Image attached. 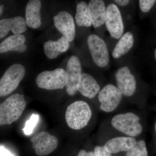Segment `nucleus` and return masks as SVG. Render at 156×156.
<instances>
[{
	"instance_id": "1",
	"label": "nucleus",
	"mask_w": 156,
	"mask_h": 156,
	"mask_svg": "<svg viewBox=\"0 0 156 156\" xmlns=\"http://www.w3.org/2000/svg\"><path fill=\"white\" fill-rule=\"evenodd\" d=\"M103 142L112 137L127 136L138 139L145 131L142 110L120 112L107 118L102 126Z\"/></svg>"
},
{
	"instance_id": "2",
	"label": "nucleus",
	"mask_w": 156,
	"mask_h": 156,
	"mask_svg": "<svg viewBox=\"0 0 156 156\" xmlns=\"http://www.w3.org/2000/svg\"><path fill=\"white\" fill-rule=\"evenodd\" d=\"M92 115V108L89 104L83 101H76L68 106L66 121L70 128L79 131L88 126Z\"/></svg>"
},
{
	"instance_id": "3",
	"label": "nucleus",
	"mask_w": 156,
	"mask_h": 156,
	"mask_svg": "<svg viewBox=\"0 0 156 156\" xmlns=\"http://www.w3.org/2000/svg\"><path fill=\"white\" fill-rule=\"evenodd\" d=\"M26 106L23 95L15 93L0 104V125H11L21 116Z\"/></svg>"
},
{
	"instance_id": "4",
	"label": "nucleus",
	"mask_w": 156,
	"mask_h": 156,
	"mask_svg": "<svg viewBox=\"0 0 156 156\" xmlns=\"http://www.w3.org/2000/svg\"><path fill=\"white\" fill-rule=\"evenodd\" d=\"M124 97L122 92L112 84L105 85L101 89L98 95V108L103 112L112 113L120 107Z\"/></svg>"
},
{
	"instance_id": "5",
	"label": "nucleus",
	"mask_w": 156,
	"mask_h": 156,
	"mask_svg": "<svg viewBox=\"0 0 156 156\" xmlns=\"http://www.w3.org/2000/svg\"><path fill=\"white\" fill-rule=\"evenodd\" d=\"M68 82L66 71L62 68L45 71L37 76L36 82L39 88L46 90L63 89Z\"/></svg>"
},
{
	"instance_id": "6",
	"label": "nucleus",
	"mask_w": 156,
	"mask_h": 156,
	"mask_svg": "<svg viewBox=\"0 0 156 156\" xmlns=\"http://www.w3.org/2000/svg\"><path fill=\"white\" fill-rule=\"evenodd\" d=\"M25 74V69L22 65L14 64L10 66L0 80V96L5 97L14 92Z\"/></svg>"
},
{
	"instance_id": "7",
	"label": "nucleus",
	"mask_w": 156,
	"mask_h": 156,
	"mask_svg": "<svg viewBox=\"0 0 156 156\" xmlns=\"http://www.w3.org/2000/svg\"><path fill=\"white\" fill-rule=\"evenodd\" d=\"M115 79L116 86L123 96L130 99L133 103V98L137 89V82L135 76L131 73L128 66H123L117 70Z\"/></svg>"
},
{
	"instance_id": "8",
	"label": "nucleus",
	"mask_w": 156,
	"mask_h": 156,
	"mask_svg": "<svg viewBox=\"0 0 156 156\" xmlns=\"http://www.w3.org/2000/svg\"><path fill=\"white\" fill-rule=\"evenodd\" d=\"M88 48L92 59L100 67H104L109 62V55L104 40L95 34L90 35L87 40Z\"/></svg>"
},
{
	"instance_id": "9",
	"label": "nucleus",
	"mask_w": 156,
	"mask_h": 156,
	"mask_svg": "<svg viewBox=\"0 0 156 156\" xmlns=\"http://www.w3.org/2000/svg\"><path fill=\"white\" fill-rule=\"evenodd\" d=\"M30 140L36 154L38 156L48 155L58 146L57 138L46 131L39 132L33 136Z\"/></svg>"
},
{
	"instance_id": "10",
	"label": "nucleus",
	"mask_w": 156,
	"mask_h": 156,
	"mask_svg": "<svg viewBox=\"0 0 156 156\" xmlns=\"http://www.w3.org/2000/svg\"><path fill=\"white\" fill-rule=\"evenodd\" d=\"M105 25L111 36L119 39L122 36L124 24L119 9L113 4L109 5L106 9Z\"/></svg>"
},
{
	"instance_id": "11",
	"label": "nucleus",
	"mask_w": 156,
	"mask_h": 156,
	"mask_svg": "<svg viewBox=\"0 0 156 156\" xmlns=\"http://www.w3.org/2000/svg\"><path fill=\"white\" fill-rule=\"evenodd\" d=\"M55 26L69 42L73 41L76 35L73 18L67 11H60L53 17Z\"/></svg>"
},
{
	"instance_id": "12",
	"label": "nucleus",
	"mask_w": 156,
	"mask_h": 156,
	"mask_svg": "<svg viewBox=\"0 0 156 156\" xmlns=\"http://www.w3.org/2000/svg\"><path fill=\"white\" fill-rule=\"evenodd\" d=\"M66 72L68 82L66 86V91L70 96H73L77 92V86L82 74L80 61L77 56H71L66 66Z\"/></svg>"
},
{
	"instance_id": "13",
	"label": "nucleus",
	"mask_w": 156,
	"mask_h": 156,
	"mask_svg": "<svg viewBox=\"0 0 156 156\" xmlns=\"http://www.w3.org/2000/svg\"><path fill=\"white\" fill-rule=\"evenodd\" d=\"M137 140L130 136H115L108 139L102 145L109 153L116 154L129 151L134 147Z\"/></svg>"
},
{
	"instance_id": "14",
	"label": "nucleus",
	"mask_w": 156,
	"mask_h": 156,
	"mask_svg": "<svg viewBox=\"0 0 156 156\" xmlns=\"http://www.w3.org/2000/svg\"><path fill=\"white\" fill-rule=\"evenodd\" d=\"M78 91L84 97L93 99L100 92L101 88L97 81L87 73L81 74L77 86Z\"/></svg>"
},
{
	"instance_id": "15",
	"label": "nucleus",
	"mask_w": 156,
	"mask_h": 156,
	"mask_svg": "<svg viewBox=\"0 0 156 156\" xmlns=\"http://www.w3.org/2000/svg\"><path fill=\"white\" fill-rule=\"evenodd\" d=\"M25 20L20 16L6 18L0 20V38L5 37L9 31L14 35L20 34L27 30Z\"/></svg>"
},
{
	"instance_id": "16",
	"label": "nucleus",
	"mask_w": 156,
	"mask_h": 156,
	"mask_svg": "<svg viewBox=\"0 0 156 156\" xmlns=\"http://www.w3.org/2000/svg\"><path fill=\"white\" fill-rule=\"evenodd\" d=\"M41 2L39 0H30L26 7L25 20L29 27L39 28L41 25Z\"/></svg>"
},
{
	"instance_id": "17",
	"label": "nucleus",
	"mask_w": 156,
	"mask_h": 156,
	"mask_svg": "<svg viewBox=\"0 0 156 156\" xmlns=\"http://www.w3.org/2000/svg\"><path fill=\"white\" fill-rule=\"evenodd\" d=\"M69 47V42L62 36L57 41L50 40L45 42L44 52L48 58L54 59L60 54L66 52Z\"/></svg>"
},
{
	"instance_id": "18",
	"label": "nucleus",
	"mask_w": 156,
	"mask_h": 156,
	"mask_svg": "<svg viewBox=\"0 0 156 156\" xmlns=\"http://www.w3.org/2000/svg\"><path fill=\"white\" fill-rule=\"evenodd\" d=\"M88 5L92 16L93 27L97 28L105 23L106 9L103 1L91 0Z\"/></svg>"
},
{
	"instance_id": "19",
	"label": "nucleus",
	"mask_w": 156,
	"mask_h": 156,
	"mask_svg": "<svg viewBox=\"0 0 156 156\" xmlns=\"http://www.w3.org/2000/svg\"><path fill=\"white\" fill-rule=\"evenodd\" d=\"M134 44V38L130 32L124 34L113 50V57L115 58H120L126 55L133 47Z\"/></svg>"
},
{
	"instance_id": "20",
	"label": "nucleus",
	"mask_w": 156,
	"mask_h": 156,
	"mask_svg": "<svg viewBox=\"0 0 156 156\" xmlns=\"http://www.w3.org/2000/svg\"><path fill=\"white\" fill-rule=\"evenodd\" d=\"M76 23L80 27H89L92 25V19L89 5L84 2L78 3L75 16Z\"/></svg>"
},
{
	"instance_id": "21",
	"label": "nucleus",
	"mask_w": 156,
	"mask_h": 156,
	"mask_svg": "<svg viewBox=\"0 0 156 156\" xmlns=\"http://www.w3.org/2000/svg\"><path fill=\"white\" fill-rule=\"evenodd\" d=\"M25 37L23 34H16L6 38L0 44V53L12 51L15 48L24 44Z\"/></svg>"
},
{
	"instance_id": "22",
	"label": "nucleus",
	"mask_w": 156,
	"mask_h": 156,
	"mask_svg": "<svg viewBox=\"0 0 156 156\" xmlns=\"http://www.w3.org/2000/svg\"><path fill=\"white\" fill-rule=\"evenodd\" d=\"M124 153L125 156H148L145 140L143 137L139 138L134 147Z\"/></svg>"
},
{
	"instance_id": "23",
	"label": "nucleus",
	"mask_w": 156,
	"mask_h": 156,
	"mask_svg": "<svg viewBox=\"0 0 156 156\" xmlns=\"http://www.w3.org/2000/svg\"><path fill=\"white\" fill-rule=\"evenodd\" d=\"M39 116L37 114H33L31 116L30 119L27 121L25 126L23 129L24 134L26 135H30L33 132L34 129L35 128L38 122Z\"/></svg>"
},
{
	"instance_id": "24",
	"label": "nucleus",
	"mask_w": 156,
	"mask_h": 156,
	"mask_svg": "<svg viewBox=\"0 0 156 156\" xmlns=\"http://www.w3.org/2000/svg\"><path fill=\"white\" fill-rule=\"evenodd\" d=\"M156 3L155 0H140L139 1V6L140 10L144 13H147L151 9Z\"/></svg>"
},
{
	"instance_id": "25",
	"label": "nucleus",
	"mask_w": 156,
	"mask_h": 156,
	"mask_svg": "<svg viewBox=\"0 0 156 156\" xmlns=\"http://www.w3.org/2000/svg\"><path fill=\"white\" fill-rule=\"evenodd\" d=\"M95 156H112L111 154L108 152L103 145H97L95 147L94 149Z\"/></svg>"
},
{
	"instance_id": "26",
	"label": "nucleus",
	"mask_w": 156,
	"mask_h": 156,
	"mask_svg": "<svg viewBox=\"0 0 156 156\" xmlns=\"http://www.w3.org/2000/svg\"><path fill=\"white\" fill-rule=\"evenodd\" d=\"M0 151L1 156H14L8 150L2 145L0 147Z\"/></svg>"
},
{
	"instance_id": "27",
	"label": "nucleus",
	"mask_w": 156,
	"mask_h": 156,
	"mask_svg": "<svg viewBox=\"0 0 156 156\" xmlns=\"http://www.w3.org/2000/svg\"><path fill=\"white\" fill-rule=\"evenodd\" d=\"M77 156H95L94 151H87L85 150L82 149L79 151Z\"/></svg>"
},
{
	"instance_id": "28",
	"label": "nucleus",
	"mask_w": 156,
	"mask_h": 156,
	"mask_svg": "<svg viewBox=\"0 0 156 156\" xmlns=\"http://www.w3.org/2000/svg\"><path fill=\"white\" fill-rule=\"evenodd\" d=\"M27 49V46L25 44L20 45L17 48H15L12 51H16V52H19V53H23L25 52Z\"/></svg>"
},
{
	"instance_id": "29",
	"label": "nucleus",
	"mask_w": 156,
	"mask_h": 156,
	"mask_svg": "<svg viewBox=\"0 0 156 156\" xmlns=\"http://www.w3.org/2000/svg\"><path fill=\"white\" fill-rule=\"evenodd\" d=\"M114 2L119 5L125 6L129 4L130 1L128 0H115Z\"/></svg>"
},
{
	"instance_id": "30",
	"label": "nucleus",
	"mask_w": 156,
	"mask_h": 156,
	"mask_svg": "<svg viewBox=\"0 0 156 156\" xmlns=\"http://www.w3.org/2000/svg\"><path fill=\"white\" fill-rule=\"evenodd\" d=\"M3 8H4V5H1L0 6V14L2 15V13L3 12Z\"/></svg>"
},
{
	"instance_id": "31",
	"label": "nucleus",
	"mask_w": 156,
	"mask_h": 156,
	"mask_svg": "<svg viewBox=\"0 0 156 156\" xmlns=\"http://www.w3.org/2000/svg\"><path fill=\"white\" fill-rule=\"evenodd\" d=\"M154 128L155 135V136L156 137V120L155 122L154 127Z\"/></svg>"
},
{
	"instance_id": "32",
	"label": "nucleus",
	"mask_w": 156,
	"mask_h": 156,
	"mask_svg": "<svg viewBox=\"0 0 156 156\" xmlns=\"http://www.w3.org/2000/svg\"><path fill=\"white\" fill-rule=\"evenodd\" d=\"M154 55L155 58L156 60V48L155 50H154Z\"/></svg>"
}]
</instances>
